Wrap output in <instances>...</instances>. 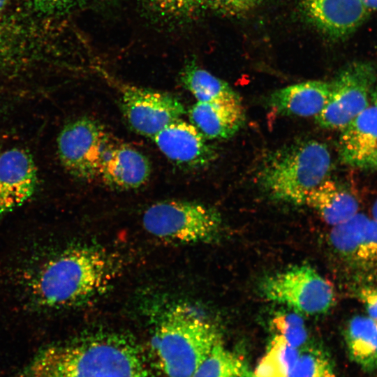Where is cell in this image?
<instances>
[{"label": "cell", "mask_w": 377, "mask_h": 377, "mask_svg": "<svg viewBox=\"0 0 377 377\" xmlns=\"http://www.w3.org/2000/svg\"><path fill=\"white\" fill-rule=\"evenodd\" d=\"M30 377H154L138 343L126 334L98 332L40 352Z\"/></svg>", "instance_id": "cell-1"}, {"label": "cell", "mask_w": 377, "mask_h": 377, "mask_svg": "<svg viewBox=\"0 0 377 377\" xmlns=\"http://www.w3.org/2000/svg\"><path fill=\"white\" fill-rule=\"evenodd\" d=\"M112 254L94 246L66 249L47 262L36 277L34 290L46 307L84 304L104 293L118 272Z\"/></svg>", "instance_id": "cell-2"}, {"label": "cell", "mask_w": 377, "mask_h": 377, "mask_svg": "<svg viewBox=\"0 0 377 377\" xmlns=\"http://www.w3.org/2000/svg\"><path fill=\"white\" fill-rule=\"evenodd\" d=\"M221 337L214 325L184 304L161 316L152 338L156 362L166 377H193Z\"/></svg>", "instance_id": "cell-3"}, {"label": "cell", "mask_w": 377, "mask_h": 377, "mask_svg": "<svg viewBox=\"0 0 377 377\" xmlns=\"http://www.w3.org/2000/svg\"><path fill=\"white\" fill-rule=\"evenodd\" d=\"M331 165V155L325 144L300 140L267 155L259 168L257 180L272 198L304 205L309 193L327 179Z\"/></svg>", "instance_id": "cell-4"}, {"label": "cell", "mask_w": 377, "mask_h": 377, "mask_svg": "<svg viewBox=\"0 0 377 377\" xmlns=\"http://www.w3.org/2000/svg\"><path fill=\"white\" fill-rule=\"evenodd\" d=\"M145 230L161 239L182 244L209 243L221 230L213 208L196 202L168 200L149 206L142 215Z\"/></svg>", "instance_id": "cell-5"}, {"label": "cell", "mask_w": 377, "mask_h": 377, "mask_svg": "<svg viewBox=\"0 0 377 377\" xmlns=\"http://www.w3.org/2000/svg\"><path fill=\"white\" fill-rule=\"evenodd\" d=\"M263 296L300 314L320 315L334 304L332 283L308 265H296L269 275L260 283Z\"/></svg>", "instance_id": "cell-6"}, {"label": "cell", "mask_w": 377, "mask_h": 377, "mask_svg": "<svg viewBox=\"0 0 377 377\" xmlns=\"http://www.w3.org/2000/svg\"><path fill=\"white\" fill-rule=\"evenodd\" d=\"M376 80L371 64L348 65L330 83L327 101L316 117V122L324 128L343 129L367 107Z\"/></svg>", "instance_id": "cell-7"}, {"label": "cell", "mask_w": 377, "mask_h": 377, "mask_svg": "<svg viewBox=\"0 0 377 377\" xmlns=\"http://www.w3.org/2000/svg\"><path fill=\"white\" fill-rule=\"evenodd\" d=\"M331 249L357 282L377 280V223L357 213L334 226L329 234Z\"/></svg>", "instance_id": "cell-8"}, {"label": "cell", "mask_w": 377, "mask_h": 377, "mask_svg": "<svg viewBox=\"0 0 377 377\" xmlns=\"http://www.w3.org/2000/svg\"><path fill=\"white\" fill-rule=\"evenodd\" d=\"M124 117L139 135L153 139L160 131L182 119V103L172 94L117 82Z\"/></svg>", "instance_id": "cell-9"}, {"label": "cell", "mask_w": 377, "mask_h": 377, "mask_svg": "<svg viewBox=\"0 0 377 377\" xmlns=\"http://www.w3.org/2000/svg\"><path fill=\"white\" fill-rule=\"evenodd\" d=\"M102 124L88 117L75 119L57 137V152L66 171L74 177L91 182L98 155L110 135Z\"/></svg>", "instance_id": "cell-10"}, {"label": "cell", "mask_w": 377, "mask_h": 377, "mask_svg": "<svg viewBox=\"0 0 377 377\" xmlns=\"http://www.w3.org/2000/svg\"><path fill=\"white\" fill-rule=\"evenodd\" d=\"M339 154L345 165L377 170V90L367 107L341 130Z\"/></svg>", "instance_id": "cell-11"}, {"label": "cell", "mask_w": 377, "mask_h": 377, "mask_svg": "<svg viewBox=\"0 0 377 377\" xmlns=\"http://www.w3.org/2000/svg\"><path fill=\"white\" fill-rule=\"evenodd\" d=\"M152 140L168 159L181 167L201 168L216 156L200 131L182 119L164 128Z\"/></svg>", "instance_id": "cell-12"}, {"label": "cell", "mask_w": 377, "mask_h": 377, "mask_svg": "<svg viewBox=\"0 0 377 377\" xmlns=\"http://www.w3.org/2000/svg\"><path fill=\"white\" fill-rule=\"evenodd\" d=\"M37 184L36 167L27 151L14 147L0 152V217L29 199Z\"/></svg>", "instance_id": "cell-13"}, {"label": "cell", "mask_w": 377, "mask_h": 377, "mask_svg": "<svg viewBox=\"0 0 377 377\" xmlns=\"http://www.w3.org/2000/svg\"><path fill=\"white\" fill-rule=\"evenodd\" d=\"M304 15L332 38H346L363 22L367 9L361 0H298Z\"/></svg>", "instance_id": "cell-14"}, {"label": "cell", "mask_w": 377, "mask_h": 377, "mask_svg": "<svg viewBox=\"0 0 377 377\" xmlns=\"http://www.w3.org/2000/svg\"><path fill=\"white\" fill-rule=\"evenodd\" d=\"M191 123L206 139H228L243 126L241 100L197 102L188 111Z\"/></svg>", "instance_id": "cell-15"}, {"label": "cell", "mask_w": 377, "mask_h": 377, "mask_svg": "<svg viewBox=\"0 0 377 377\" xmlns=\"http://www.w3.org/2000/svg\"><path fill=\"white\" fill-rule=\"evenodd\" d=\"M330 84L324 81H306L274 91L268 104L283 115L315 117L325 107L330 94Z\"/></svg>", "instance_id": "cell-16"}, {"label": "cell", "mask_w": 377, "mask_h": 377, "mask_svg": "<svg viewBox=\"0 0 377 377\" xmlns=\"http://www.w3.org/2000/svg\"><path fill=\"white\" fill-rule=\"evenodd\" d=\"M150 174L148 158L121 141L101 170L97 182L116 188L133 189L144 185Z\"/></svg>", "instance_id": "cell-17"}, {"label": "cell", "mask_w": 377, "mask_h": 377, "mask_svg": "<svg viewBox=\"0 0 377 377\" xmlns=\"http://www.w3.org/2000/svg\"><path fill=\"white\" fill-rule=\"evenodd\" d=\"M304 205L313 209L332 227L358 213L356 198L335 181L326 179L311 191Z\"/></svg>", "instance_id": "cell-18"}, {"label": "cell", "mask_w": 377, "mask_h": 377, "mask_svg": "<svg viewBox=\"0 0 377 377\" xmlns=\"http://www.w3.org/2000/svg\"><path fill=\"white\" fill-rule=\"evenodd\" d=\"M343 339L350 360L366 372L377 371V321L355 316L346 325Z\"/></svg>", "instance_id": "cell-19"}, {"label": "cell", "mask_w": 377, "mask_h": 377, "mask_svg": "<svg viewBox=\"0 0 377 377\" xmlns=\"http://www.w3.org/2000/svg\"><path fill=\"white\" fill-rule=\"evenodd\" d=\"M179 80L197 102L240 99L228 83L201 68L195 61H190L183 67Z\"/></svg>", "instance_id": "cell-20"}, {"label": "cell", "mask_w": 377, "mask_h": 377, "mask_svg": "<svg viewBox=\"0 0 377 377\" xmlns=\"http://www.w3.org/2000/svg\"><path fill=\"white\" fill-rule=\"evenodd\" d=\"M150 20L168 27L189 23L206 8L205 0H137Z\"/></svg>", "instance_id": "cell-21"}, {"label": "cell", "mask_w": 377, "mask_h": 377, "mask_svg": "<svg viewBox=\"0 0 377 377\" xmlns=\"http://www.w3.org/2000/svg\"><path fill=\"white\" fill-rule=\"evenodd\" d=\"M300 350L274 334L254 374L258 377H287L297 360Z\"/></svg>", "instance_id": "cell-22"}, {"label": "cell", "mask_w": 377, "mask_h": 377, "mask_svg": "<svg viewBox=\"0 0 377 377\" xmlns=\"http://www.w3.org/2000/svg\"><path fill=\"white\" fill-rule=\"evenodd\" d=\"M246 367L220 340L198 367L193 377H242Z\"/></svg>", "instance_id": "cell-23"}, {"label": "cell", "mask_w": 377, "mask_h": 377, "mask_svg": "<svg viewBox=\"0 0 377 377\" xmlns=\"http://www.w3.org/2000/svg\"><path fill=\"white\" fill-rule=\"evenodd\" d=\"M287 377H336L333 362L321 346L306 343Z\"/></svg>", "instance_id": "cell-24"}, {"label": "cell", "mask_w": 377, "mask_h": 377, "mask_svg": "<svg viewBox=\"0 0 377 377\" xmlns=\"http://www.w3.org/2000/svg\"><path fill=\"white\" fill-rule=\"evenodd\" d=\"M275 334L281 336L292 346L300 349L308 341V332L300 313L296 311H280L272 319Z\"/></svg>", "instance_id": "cell-25"}, {"label": "cell", "mask_w": 377, "mask_h": 377, "mask_svg": "<svg viewBox=\"0 0 377 377\" xmlns=\"http://www.w3.org/2000/svg\"><path fill=\"white\" fill-rule=\"evenodd\" d=\"M206 7L216 14L240 17L256 9L261 0H205Z\"/></svg>", "instance_id": "cell-26"}, {"label": "cell", "mask_w": 377, "mask_h": 377, "mask_svg": "<svg viewBox=\"0 0 377 377\" xmlns=\"http://www.w3.org/2000/svg\"><path fill=\"white\" fill-rule=\"evenodd\" d=\"M34 8L48 12L64 11L102 0H26Z\"/></svg>", "instance_id": "cell-27"}, {"label": "cell", "mask_w": 377, "mask_h": 377, "mask_svg": "<svg viewBox=\"0 0 377 377\" xmlns=\"http://www.w3.org/2000/svg\"><path fill=\"white\" fill-rule=\"evenodd\" d=\"M356 296L364 306L368 316L377 321V286H360L356 290Z\"/></svg>", "instance_id": "cell-28"}, {"label": "cell", "mask_w": 377, "mask_h": 377, "mask_svg": "<svg viewBox=\"0 0 377 377\" xmlns=\"http://www.w3.org/2000/svg\"><path fill=\"white\" fill-rule=\"evenodd\" d=\"M363 6L367 10H377V0H361Z\"/></svg>", "instance_id": "cell-29"}, {"label": "cell", "mask_w": 377, "mask_h": 377, "mask_svg": "<svg viewBox=\"0 0 377 377\" xmlns=\"http://www.w3.org/2000/svg\"><path fill=\"white\" fill-rule=\"evenodd\" d=\"M372 219L377 223V199L373 204L371 209Z\"/></svg>", "instance_id": "cell-30"}, {"label": "cell", "mask_w": 377, "mask_h": 377, "mask_svg": "<svg viewBox=\"0 0 377 377\" xmlns=\"http://www.w3.org/2000/svg\"><path fill=\"white\" fill-rule=\"evenodd\" d=\"M242 377H258L253 371L249 369L247 367H246L244 374Z\"/></svg>", "instance_id": "cell-31"}, {"label": "cell", "mask_w": 377, "mask_h": 377, "mask_svg": "<svg viewBox=\"0 0 377 377\" xmlns=\"http://www.w3.org/2000/svg\"><path fill=\"white\" fill-rule=\"evenodd\" d=\"M8 1V0H0V12L5 8Z\"/></svg>", "instance_id": "cell-32"}]
</instances>
